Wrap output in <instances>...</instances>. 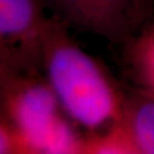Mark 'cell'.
Listing matches in <instances>:
<instances>
[{"instance_id": "cell-1", "label": "cell", "mask_w": 154, "mask_h": 154, "mask_svg": "<svg viewBox=\"0 0 154 154\" xmlns=\"http://www.w3.org/2000/svg\"><path fill=\"white\" fill-rule=\"evenodd\" d=\"M69 30L54 15L47 18L40 44L41 74L66 116L87 134L102 131L120 120L126 94Z\"/></svg>"}, {"instance_id": "cell-2", "label": "cell", "mask_w": 154, "mask_h": 154, "mask_svg": "<svg viewBox=\"0 0 154 154\" xmlns=\"http://www.w3.org/2000/svg\"><path fill=\"white\" fill-rule=\"evenodd\" d=\"M5 119L26 143L30 154L80 153L83 136L65 120L42 74H24L1 103Z\"/></svg>"}, {"instance_id": "cell-3", "label": "cell", "mask_w": 154, "mask_h": 154, "mask_svg": "<svg viewBox=\"0 0 154 154\" xmlns=\"http://www.w3.org/2000/svg\"><path fill=\"white\" fill-rule=\"evenodd\" d=\"M44 0H0V42L25 74H41L40 44L47 22Z\"/></svg>"}, {"instance_id": "cell-4", "label": "cell", "mask_w": 154, "mask_h": 154, "mask_svg": "<svg viewBox=\"0 0 154 154\" xmlns=\"http://www.w3.org/2000/svg\"><path fill=\"white\" fill-rule=\"evenodd\" d=\"M120 122L135 153L154 154V90L143 87L126 93Z\"/></svg>"}, {"instance_id": "cell-5", "label": "cell", "mask_w": 154, "mask_h": 154, "mask_svg": "<svg viewBox=\"0 0 154 154\" xmlns=\"http://www.w3.org/2000/svg\"><path fill=\"white\" fill-rule=\"evenodd\" d=\"M128 58L138 81L145 88L154 90V28L130 40Z\"/></svg>"}, {"instance_id": "cell-6", "label": "cell", "mask_w": 154, "mask_h": 154, "mask_svg": "<svg viewBox=\"0 0 154 154\" xmlns=\"http://www.w3.org/2000/svg\"><path fill=\"white\" fill-rule=\"evenodd\" d=\"M23 73L8 50L0 42V109L2 99L11 89L17 80L23 77ZM2 112V111H1ZM4 116V114H2Z\"/></svg>"}, {"instance_id": "cell-7", "label": "cell", "mask_w": 154, "mask_h": 154, "mask_svg": "<svg viewBox=\"0 0 154 154\" xmlns=\"http://www.w3.org/2000/svg\"><path fill=\"white\" fill-rule=\"evenodd\" d=\"M0 154H30L22 136L2 116H0Z\"/></svg>"}, {"instance_id": "cell-8", "label": "cell", "mask_w": 154, "mask_h": 154, "mask_svg": "<svg viewBox=\"0 0 154 154\" xmlns=\"http://www.w3.org/2000/svg\"><path fill=\"white\" fill-rule=\"evenodd\" d=\"M142 32L154 28V0H138Z\"/></svg>"}, {"instance_id": "cell-9", "label": "cell", "mask_w": 154, "mask_h": 154, "mask_svg": "<svg viewBox=\"0 0 154 154\" xmlns=\"http://www.w3.org/2000/svg\"><path fill=\"white\" fill-rule=\"evenodd\" d=\"M0 116H2V118H5V116H2V112H1V109H0Z\"/></svg>"}]
</instances>
